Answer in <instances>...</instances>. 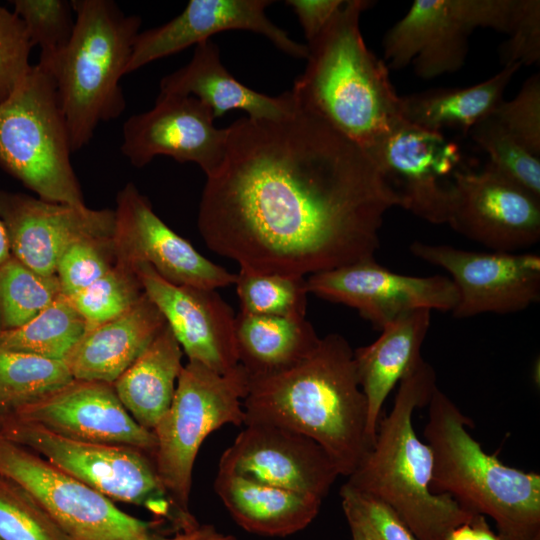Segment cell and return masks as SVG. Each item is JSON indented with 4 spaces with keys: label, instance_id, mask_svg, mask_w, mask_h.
Listing matches in <instances>:
<instances>
[{
    "label": "cell",
    "instance_id": "39",
    "mask_svg": "<svg viewBox=\"0 0 540 540\" xmlns=\"http://www.w3.org/2000/svg\"><path fill=\"white\" fill-rule=\"evenodd\" d=\"M524 148L540 157V75L535 73L517 95L490 113Z\"/></svg>",
    "mask_w": 540,
    "mask_h": 540
},
{
    "label": "cell",
    "instance_id": "7",
    "mask_svg": "<svg viewBox=\"0 0 540 540\" xmlns=\"http://www.w3.org/2000/svg\"><path fill=\"white\" fill-rule=\"evenodd\" d=\"M72 152L55 80L44 66L32 65L0 104V168L40 199L82 207Z\"/></svg>",
    "mask_w": 540,
    "mask_h": 540
},
{
    "label": "cell",
    "instance_id": "8",
    "mask_svg": "<svg viewBox=\"0 0 540 540\" xmlns=\"http://www.w3.org/2000/svg\"><path fill=\"white\" fill-rule=\"evenodd\" d=\"M250 377L238 364L220 374L194 361L182 367L172 403L152 432L153 461L159 480L184 524L194 463L203 441L224 425L244 424L243 400Z\"/></svg>",
    "mask_w": 540,
    "mask_h": 540
},
{
    "label": "cell",
    "instance_id": "2",
    "mask_svg": "<svg viewBox=\"0 0 540 540\" xmlns=\"http://www.w3.org/2000/svg\"><path fill=\"white\" fill-rule=\"evenodd\" d=\"M243 408L244 425L273 424L314 440L342 476L351 475L372 446L354 350L337 333L321 338L317 348L294 367L250 379Z\"/></svg>",
    "mask_w": 540,
    "mask_h": 540
},
{
    "label": "cell",
    "instance_id": "19",
    "mask_svg": "<svg viewBox=\"0 0 540 540\" xmlns=\"http://www.w3.org/2000/svg\"><path fill=\"white\" fill-rule=\"evenodd\" d=\"M3 414L73 440L133 447L152 457L156 449L154 433L132 418L111 383L73 379L42 399Z\"/></svg>",
    "mask_w": 540,
    "mask_h": 540
},
{
    "label": "cell",
    "instance_id": "29",
    "mask_svg": "<svg viewBox=\"0 0 540 540\" xmlns=\"http://www.w3.org/2000/svg\"><path fill=\"white\" fill-rule=\"evenodd\" d=\"M521 68L514 63L491 78L466 88H438L401 96L404 119L430 131L454 128L468 134L503 100L510 81Z\"/></svg>",
    "mask_w": 540,
    "mask_h": 540
},
{
    "label": "cell",
    "instance_id": "5",
    "mask_svg": "<svg viewBox=\"0 0 540 540\" xmlns=\"http://www.w3.org/2000/svg\"><path fill=\"white\" fill-rule=\"evenodd\" d=\"M427 406L432 492L491 518L502 540H540V475L486 453L467 430L473 422L437 386Z\"/></svg>",
    "mask_w": 540,
    "mask_h": 540
},
{
    "label": "cell",
    "instance_id": "18",
    "mask_svg": "<svg viewBox=\"0 0 540 540\" xmlns=\"http://www.w3.org/2000/svg\"><path fill=\"white\" fill-rule=\"evenodd\" d=\"M0 221L11 255L33 271L53 276L58 260L72 244L113 238L115 212L0 190Z\"/></svg>",
    "mask_w": 540,
    "mask_h": 540
},
{
    "label": "cell",
    "instance_id": "42",
    "mask_svg": "<svg viewBox=\"0 0 540 540\" xmlns=\"http://www.w3.org/2000/svg\"><path fill=\"white\" fill-rule=\"evenodd\" d=\"M503 66L540 62V1L519 0L509 38L499 50Z\"/></svg>",
    "mask_w": 540,
    "mask_h": 540
},
{
    "label": "cell",
    "instance_id": "44",
    "mask_svg": "<svg viewBox=\"0 0 540 540\" xmlns=\"http://www.w3.org/2000/svg\"><path fill=\"white\" fill-rule=\"evenodd\" d=\"M447 540H502L489 526L486 517L475 514L469 521L454 528Z\"/></svg>",
    "mask_w": 540,
    "mask_h": 540
},
{
    "label": "cell",
    "instance_id": "32",
    "mask_svg": "<svg viewBox=\"0 0 540 540\" xmlns=\"http://www.w3.org/2000/svg\"><path fill=\"white\" fill-rule=\"evenodd\" d=\"M60 294L56 275H41L11 257L0 265V329L22 327Z\"/></svg>",
    "mask_w": 540,
    "mask_h": 540
},
{
    "label": "cell",
    "instance_id": "10",
    "mask_svg": "<svg viewBox=\"0 0 540 540\" xmlns=\"http://www.w3.org/2000/svg\"><path fill=\"white\" fill-rule=\"evenodd\" d=\"M0 435L38 454L112 501L143 505L158 518L174 508L151 454L128 446L83 442L0 414Z\"/></svg>",
    "mask_w": 540,
    "mask_h": 540
},
{
    "label": "cell",
    "instance_id": "34",
    "mask_svg": "<svg viewBox=\"0 0 540 540\" xmlns=\"http://www.w3.org/2000/svg\"><path fill=\"white\" fill-rule=\"evenodd\" d=\"M488 157V164L502 176L540 198V157L524 148L490 114L468 133Z\"/></svg>",
    "mask_w": 540,
    "mask_h": 540
},
{
    "label": "cell",
    "instance_id": "38",
    "mask_svg": "<svg viewBox=\"0 0 540 540\" xmlns=\"http://www.w3.org/2000/svg\"><path fill=\"white\" fill-rule=\"evenodd\" d=\"M116 264L113 238H89L72 244L60 257L55 275L66 296L88 287Z\"/></svg>",
    "mask_w": 540,
    "mask_h": 540
},
{
    "label": "cell",
    "instance_id": "46",
    "mask_svg": "<svg viewBox=\"0 0 540 540\" xmlns=\"http://www.w3.org/2000/svg\"><path fill=\"white\" fill-rule=\"evenodd\" d=\"M11 257L6 230L0 221V265Z\"/></svg>",
    "mask_w": 540,
    "mask_h": 540
},
{
    "label": "cell",
    "instance_id": "13",
    "mask_svg": "<svg viewBox=\"0 0 540 540\" xmlns=\"http://www.w3.org/2000/svg\"><path fill=\"white\" fill-rule=\"evenodd\" d=\"M410 252L446 270L458 292L456 318L522 311L540 300V256L470 251L414 241Z\"/></svg>",
    "mask_w": 540,
    "mask_h": 540
},
{
    "label": "cell",
    "instance_id": "45",
    "mask_svg": "<svg viewBox=\"0 0 540 540\" xmlns=\"http://www.w3.org/2000/svg\"><path fill=\"white\" fill-rule=\"evenodd\" d=\"M159 540H238L231 534L218 531L213 525L200 524L197 521L187 525L171 537L160 538Z\"/></svg>",
    "mask_w": 540,
    "mask_h": 540
},
{
    "label": "cell",
    "instance_id": "49",
    "mask_svg": "<svg viewBox=\"0 0 540 540\" xmlns=\"http://www.w3.org/2000/svg\"><path fill=\"white\" fill-rule=\"evenodd\" d=\"M0 540H1V538H0Z\"/></svg>",
    "mask_w": 540,
    "mask_h": 540
},
{
    "label": "cell",
    "instance_id": "21",
    "mask_svg": "<svg viewBox=\"0 0 540 540\" xmlns=\"http://www.w3.org/2000/svg\"><path fill=\"white\" fill-rule=\"evenodd\" d=\"M269 0H191L184 10L166 22L136 36L126 74L176 54L192 45L210 40L227 30H244L266 37L282 52L306 59L308 48L290 38L267 17Z\"/></svg>",
    "mask_w": 540,
    "mask_h": 540
},
{
    "label": "cell",
    "instance_id": "47",
    "mask_svg": "<svg viewBox=\"0 0 540 540\" xmlns=\"http://www.w3.org/2000/svg\"><path fill=\"white\" fill-rule=\"evenodd\" d=\"M352 540H372L360 527L353 523H348Z\"/></svg>",
    "mask_w": 540,
    "mask_h": 540
},
{
    "label": "cell",
    "instance_id": "48",
    "mask_svg": "<svg viewBox=\"0 0 540 540\" xmlns=\"http://www.w3.org/2000/svg\"><path fill=\"white\" fill-rule=\"evenodd\" d=\"M1 333H2V331H1V329H0V336H1Z\"/></svg>",
    "mask_w": 540,
    "mask_h": 540
},
{
    "label": "cell",
    "instance_id": "30",
    "mask_svg": "<svg viewBox=\"0 0 540 540\" xmlns=\"http://www.w3.org/2000/svg\"><path fill=\"white\" fill-rule=\"evenodd\" d=\"M85 332L84 319L62 293L22 327L2 332L0 348L64 360Z\"/></svg>",
    "mask_w": 540,
    "mask_h": 540
},
{
    "label": "cell",
    "instance_id": "35",
    "mask_svg": "<svg viewBox=\"0 0 540 540\" xmlns=\"http://www.w3.org/2000/svg\"><path fill=\"white\" fill-rule=\"evenodd\" d=\"M143 295V287L134 269L116 263L69 299L84 319L87 331L124 314Z\"/></svg>",
    "mask_w": 540,
    "mask_h": 540
},
{
    "label": "cell",
    "instance_id": "15",
    "mask_svg": "<svg viewBox=\"0 0 540 540\" xmlns=\"http://www.w3.org/2000/svg\"><path fill=\"white\" fill-rule=\"evenodd\" d=\"M113 246L116 263L133 268L149 264L162 278L207 289L234 285L236 274L201 255L154 212L134 183L116 196Z\"/></svg>",
    "mask_w": 540,
    "mask_h": 540
},
{
    "label": "cell",
    "instance_id": "24",
    "mask_svg": "<svg viewBox=\"0 0 540 540\" xmlns=\"http://www.w3.org/2000/svg\"><path fill=\"white\" fill-rule=\"evenodd\" d=\"M166 326L145 294L124 314L87 330L65 357L77 380L113 384Z\"/></svg>",
    "mask_w": 540,
    "mask_h": 540
},
{
    "label": "cell",
    "instance_id": "17",
    "mask_svg": "<svg viewBox=\"0 0 540 540\" xmlns=\"http://www.w3.org/2000/svg\"><path fill=\"white\" fill-rule=\"evenodd\" d=\"M218 470L323 500L340 476L311 438L265 423L246 424L222 453Z\"/></svg>",
    "mask_w": 540,
    "mask_h": 540
},
{
    "label": "cell",
    "instance_id": "11",
    "mask_svg": "<svg viewBox=\"0 0 540 540\" xmlns=\"http://www.w3.org/2000/svg\"><path fill=\"white\" fill-rule=\"evenodd\" d=\"M0 475L22 487L66 540H159L157 522L134 517L114 501L0 435Z\"/></svg>",
    "mask_w": 540,
    "mask_h": 540
},
{
    "label": "cell",
    "instance_id": "9",
    "mask_svg": "<svg viewBox=\"0 0 540 540\" xmlns=\"http://www.w3.org/2000/svg\"><path fill=\"white\" fill-rule=\"evenodd\" d=\"M518 0H415L384 35L388 69L413 65L422 79L460 70L477 28L510 33Z\"/></svg>",
    "mask_w": 540,
    "mask_h": 540
},
{
    "label": "cell",
    "instance_id": "26",
    "mask_svg": "<svg viewBox=\"0 0 540 540\" xmlns=\"http://www.w3.org/2000/svg\"><path fill=\"white\" fill-rule=\"evenodd\" d=\"M214 490L233 520L245 531L286 537L306 528L322 500L218 470Z\"/></svg>",
    "mask_w": 540,
    "mask_h": 540
},
{
    "label": "cell",
    "instance_id": "16",
    "mask_svg": "<svg viewBox=\"0 0 540 540\" xmlns=\"http://www.w3.org/2000/svg\"><path fill=\"white\" fill-rule=\"evenodd\" d=\"M214 119L210 108L193 96L159 93L150 110L124 122L120 150L137 168L163 155L193 162L208 177L223 162L228 137L227 128H217Z\"/></svg>",
    "mask_w": 540,
    "mask_h": 540
},
{
    "label": "cell",
    "instance_id": "12",
    "mask_svg": "<svg viewBox=\"0 0 540 540\" xmlns=\"http://www.w3.org/2000/svg\"><path fill=\"white\" fill-rule=\"evenodd\" d=\"M446 224L492 251L515 253L540 240V198L488 163L478 172L457 169Z\"/></svg>",
    "mask_w": 540,
    "mask_h": 540
},
{
    "label": "cell",
    "instance_id": "6",
    "mask_svg": "<svg viewBox=\"0 0 540 540\" xmlns=\"http://www.w3.org/2000/svg\"><path fill=\"white\" fill-rule=\"evenodd\" d=\"M75 25L66 47L38 62L49 70L76 152L93 138L97 126L126 109L120 79L126 75L142 20L126 15L112 0H72Z\"/></svg>",
    "mask_w": 540,
    "mask_h": 540
},
{
    "label": "cell",
    "instance_id": "37",
    "mask_svg": "<svg viewBox=\"0 0 540 540\" xmlns=\"http://www.w3.org/2000/svg\"><path fill=\"white\" fill-rule=\"evenodd\" d=\"M1 540H66L64 535L18 484L0 475Z\"/></svg>",
    "mask_w": 540,
    "mask_h": 540
},
{
    "label": "cell",
    "instance_id": "22",
    "mask_svg": "<svg viewBox=\"0 0 540 540\" xmlns=\"http://www.w3.org/2000/svg\"><path fill=\"white\" fill-rule=\"evenodd\" d=\"M398 192L401 207L432 224L447 221L448 177L461 160L459 147L441 132L405 122L373 157Z\"/></svg>",
    "mask_w": 540,
    "mask_h": 540
},
{
    "label": "cell",
    "instance_id": "31",
    "mask_svg": "<svg viewBox=\"0 0 540 540\" xmlns=\"http://www.w3.org/2000/svg\"><path fill=\"white\" fill-rule=\"evenodd\" d=\"M73 379L64 360L0 348V414L36 402Z\"/></svg>",
    "mask_w": 540,
    "mask_h": 540
},
{
    "label": "cell",
    "instance_id": "43",
    "mask_svg": "<svg viewBox=\"0 0 540 540\" xmlns=\"http://www.w3.org/2000/svg\"><path fill=\"white\" fill-rule=\"evenodd\" d=\"M344 0H288L303 29L307 44L313 42L325 29Z\"/></svg>",
    "mask_w": 540,
    "mask_h": 540
},
{
    "label": "cell",
    "instance_id": "36",
    "mask_svg": "<svg viewBox=\"0 0 540 540\" xmlns=\"http://www.w3.org/2000/svg\"><path fill=\"white\" fill-rule=\"evenodd\" d=\"M32 46H39V62H47L68 44L75 25L72 0H13Z\"/></svg>",
    "mask_w": 540,
    "mask_h": 540
},
{
    "label": "cell",
    "instance_id": "27",
    "mask_svg": "<svg viewBox=\"0 0 540 540\" xmlns=\"http://www.w3.org/2000/svg\"><path fill=\"white\" fill-rule=\"evenodd\" d=\"M320 337L306 318L251 315L235 318V342L239 364L250 379L286 371L318 346Z\"/></svg>",
    "mask_w": 540,
    "mask_h": 540
},
{
    "label": "cell",
    "instance_id": "1",
    "mask_svg": "<svg viewBox=\"0 0 540 540\" xmlns=\"http://www.w3.org/2000/svg\"><path fill=\"white\" fill-rule=\"evenodd\" d=\"M227 132L198 209L209 249L242 270L299 277L374 257L384 216L402 201L359 146L298 103Z\"/></svg>",
    "mask_w": 540,
    "mask_h": 540
},
{
    "label": "cell",
    "instance_id": "14",
    "mask_svg": "<svg viewBox=\"0 0 540 540\" xmlns=\"http://www.w3.org/2000/svg\"><path fill=\"white\" fill-rule=\"evenodd\" d=\"M308 293L354 308L376 329L409 312L453 311L458 292L446 276H411L383 267L374 257L306 278Z\"/></svg>",
    "mask_w": 540,
    "mask_h": 540
},
{
    "label": "cell",
    "instance_id": "20",
    "mask_svg": "<svg viewBox=\"0 0 540 540\" xmlns=\"http://www.w3.org/2000/svg\"><path fill=\"white\" fill-rule=\"evenodd\" d=\"M133 269L188 361L198 362L220 374L239 364L236 315L215 289L173 284L146 263L135 264Z\"/></svg>",
    "mask_w": 540,
    "mask_h": 540
},
{
    "label": "cell",
    "instance_id": "25",
    "mask_svg": "<svg viewBox=\"0 0 540 540\" xmlns=\"http://www.w3.org/2000/svg\"><path fill=\"white\" fill-rule=\"evenodd\" d=\"M430 322V310L409 312L385 325L374 342L354 350L358 382L367 401V434L372 445L389 393L422 359L421 346Z\"/></svg>",
    "mask_w": 540,
    "mask_h": 540
},
{
    "label": "cell",
    "instance_id": "23",
    "mask_svg": "<svg viewBox=\"0 0 540 540\" xmlns=\"http://www.w3.org/2000/svg\"><path fill=\"white\" fill-rule=\"evenodd\" d=\"M159 87L160 93L197 98L215 118L231 110H242L252 119L277 120L297 108L291 90L272 97L235 79L221 62L220 50L211 39L196 45L191 60L165 75Z\"/></svg>",
    "mask_w": 540,
    "mask_h": 540
},
{
    "label": "cell",
    "instance_id": "3",
    "mask_svg": "<svg viewBox=\"0 0 540 540\" xmlns=\"http://www.w3.org/2000/svg\"><path fill=\"white\" fill-rule=\"evenodd\" d=\"M373 3L344 2L321 34L306 44V67L291 90L299 106L372 159L389 135L407 122L386 63L366 46L361 33V15Z\"/></svg>",
    "mask_w": 540,
    "mask_h": 540
},
{
    "label": "cell",
    "instance_id": "41",
    "mask_svg": "<svg viewBox=\"0 0 540 540\" xmlns=\"http://www.w3.org/2000/svg\"><path fill=\"white\" fill-rule=\"evenodd\" d=\"M348 523L360 527L372 540H418L386 504L344 484L340 490Z\"/></svg>",
    "mask_w": 540,
    "mask_h": 540
},
{
    "label": "cell",
    "instance_id": "40",
    "mask_svg": "<svg viewBox=\"0 0 540 540\" xmlns=\"http://www.w3.org/2000/svg\"><path fill=\"white\" fill-rule=\"evenodd\" d=\"M32 47L21 18L0 5V104L12 95L30 72Z\"/></svg>",
    "mask_w": 540,
    "mask_h": 540
},
{
    "label": "cell",
    "instance_id": "33",
    "mask_svg": "<svg viewBox=\"0 0 540 540\" xmlns=\"http://www.w3.org/2000/svg\"><path fill=\"white\" fill-rule=\"evenodd\" d=\"M234 285L242 313L289 318L306 316L305 277L240 269Z\"/></svg>",
    "mask_w": 540,
    "mask_h": 540
},
{
    "label": "cell",
    "instance_id": "28",
    "mask_svg": "<svg viewBox=\"0 0 540 540\" xmlns=\"http://www.w3.org/2000/svg\"><path fill=\"white\" fill-rule=\"evenodd\" d=\"M183 351L166 326L141 355L113 383L132 418L153 430L169 409L182 370Z\"/></svg>",
    "mask_w": 540,
    "mask_h": 540
},
{
    "label": "cell",
    "instance_id": "4",
    "mask_svg": "<svg viewBox=\"0 0 540 540\" xmlns=\"http://www.w3.org/2000/svg\"><path fill=\"white\" fill-rule=\"evenodd\" d=\"M399 383L373 445L345 484L386 504L418 540H447L475 514L432 492L433 453L413 427L414 411L428 405L437 386L434 369L422 358Z\"/></svg>",
    "mask_w": 540,
    "mask_h": 540
}]
</instances>
